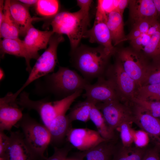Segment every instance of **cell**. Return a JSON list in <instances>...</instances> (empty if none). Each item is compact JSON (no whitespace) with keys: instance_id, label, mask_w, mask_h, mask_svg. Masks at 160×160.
<instances>
[{"instance_id":"cell-44","label":"cell","mask_w":160,"mask_h":160,"mask_svg":"<svg viewBox=\"0 0 160 160\" xmlns=\"http://www.w3.org/2000/svg\"><path fill=\"white\" fill-rule=\"evenodd\" d=\"M67 160H80L76 156L75 157L68 158H67Z\"/></svg>"},{"instance_id":"cell-19","label":"cell","mask_w":160,"mask_h":160,"mask_svg":"<svg viewBox=\"0 0 160 160\" xmlns=\"http://www.w3.org/2000/svg\"><path fill=\"white\" fill-rule=\"evenodd\" d=\"M0 48L2 56L8 54L25 58L26 71L29 73L31 70L30 61L33 57L26 47L23 40L17 39H3L1 40Z\"/></svg>"},{"instance_id":"cell-14","label":"cell","mask_w":160,"mask_h":160,"mask_svg":"<svg viewBox=\"0 0 160 160\" xmlns=\"http://www.w3.org/2000/svg\"><path fill=\"white\" fill-rule=\"evenodd\" d=\"M106 20L96 15L92 27L87 30L83 37L88 38L91 43H97L103 47L109 55L114 54L116 50L113 45L111 34L106 24Z\"/></svg>"},{"instance_id":"cell-9","label":"cell","mask_w":160,"mask_h":160,"mask_svg":"<svg viewBox=\"0 0 160 160\" xmlns=\"http://www.w3.org/2000/svg\"><path fill=\"white\" fill-rule=\"evenodd\" d=\"M105 74L118 94L119 91L131 99L136 97L137 84L125 71L118 59L113 65L108 68Z\"/></svg>"},{"instance_id":"cell-30","label":"cell","mask_w":160,"mask_h":160,"mask_svg":"<svg viewBox=\"0 0 160 160\" xmlns=\"http://www.w3.org/2000/svg\"><path fill=\"white\" fill-rule=\"evenodd\" d=\"M160 83V61L149 65L143 81L142 86ZM141 86V87H142Z\"/></svg>"},{"instance_id":"cell-39","label":"cell","mask_w":160,"mask_h":160,"mask_svg":"<svg viewBox=\"0 0 160 160\" xmlns=\"http://www.w3.org/2000/svg\"><path fill=\"white\" fill-rule=\"evenodd\" d=\"M129 0H119L116 9H115L123 15L125 8L128 5Z\"/></svg>"},{"instance_id":"cell-21","label":"cell","mask_w":160,"mask_h":160,"mask_svg":"<svg viewBox=\"0 0 160 160\" xmlns=\"http://www.w3.org/2000/svg\"><path fill=\"white\" fill-rule=\"evenodd\" d=\"M115 147L107 140L100 143L91 149L76 154L80 160H112Z\"/></svg>"},{"instance_id":"cell-35","label":"cell","mask_w":160,"mask_h":160,"mask_svg":"<svg viewBox=\"0 0 160 160\" xmlns=\"http://www.w3.org/2000/svg\"><path fill=\"white\" fill-rule=\"evenodd\" d=\"M71 149V147L68 145L62 148L54 147V153L50 157L47 158L46 160H67V156Z\"/></svg>"},{"instance_id":"cell-23","label":"cell","mask_w":160,"mask_h":160,"mask_svg":"<svg viewBox=\"0 0 160 160\" xmlns=\"http://www.w3.org/2000/svg\"><path fill=\"white\" fill-rule=\"evenodd\" d=\"M71 123L65 114L57 116L52 121L48 128L51 136L50 143L56 145L61 143L71 127Z\"/></svg>"},{"instance_id":"cell-28","label":"cell","mask_w":160,"mask_h":160,"mask_svg":"<svg viewBox=\"0 0 160 160\" xmlns=\"http://www.w3.org/2000/svg\"><path fill=\"white\" fill-rule=\"evenodd\" d=\"M35 6L37 12L39 15L51 17L58 13L59 4L57 0H39Z\"/></svg>"},{"instance_id":"cell-32","label":"cell","mask_w":160,"mask_h":160,"mask_svg":"<svg viewBox=\"0 0 160 160\" xmlns=\"http://www.w3.org/2000/svg\"><path fill=\"white\" fill-rule=\"evenodd\" d=\"M131 99L136 105L146 110L153 116L160 118V101L144 100L136 97Z\"/></svg>"},{"instance_id":"cell-17","label":"cell","mask_w":160,"mask_h":160,"mask_svg":"<svg viewBox=\"0 0 160 160\" xmlns=\"http://www.w3.org/2000/svg\"><path fill=\"white\" fill-rule=\"evenodd\" d=\"M133 121L147 132L160 145V120L136 105Z\"/></svg>"},{"instance_id":"cell-37","label":"cell","mask_w":160,"mask_h":160,"mask_svg":"<svg viewBox=\"0 0 160 160\" xmlns=\"http://www.w3.org/2000/svg\"><path fill=\"white\" fill-rule=\"evenodd\" d=\"M143 160H160L158 150L154 149L146 151Z\"/></svg>"},{"instance_id":"cell-4","label":"cell","mask_w":160,"mask_h":160,"mask_svg":"<svg viewBox=\"0 0 160 160\" xmlns=\"http://www.w3.org/2000/svg\"><path fill=\"white\" fill-rule=\"evenodd\" d=\"M89 23V12L80 9L74 12H59L54 17L50 24L55 33L67 35L73 51L77 48Z\"/></svg>"},{"instance_id":"cell-10","label":"cell","mask_w":160,"mask_h":160,"mask_svg":"<svg viewBox=\"0 0 160 160\" xmlns=\"http://www.w3.org/2000/svg\"><path fill=\"white\" fill-rule=\"evenodd\" d=\"M10 142L4 154L5 160H45L36 154L25 142L22 133L11 132Z\"/></svg>"},{"instance_id":"cell-29","label":"cell","mask_w":160,"mask_h":160,"mask_svg":"<svg viewBox=\"0 0 160 160\" xmlns=\"http://www.w3.org/2000/svg\"><path fill=\"white\" fill-rule=\"evenodd\" d=\"M135 97L144 100L160 101V83L142 86L137 89Z\"/></svg>"},{"instance_id":"cell-45","label":"cell","mask_w":160,"mask_h":160,"mask_svg":"<svg viewBox=\"0 0 160 160\" xmlns=\"http://www.w3.org/2000/svg\"><path fill=\"white\" fill-rule=\"evenodd\" d=\"M0 160H5L3 156H0Z\"/></svg>"},{"instance_id":"cell-25","label":"cell","mask_w":160,"mask_h":160,"mask_svg":"<svg viewBox=\"0 0 160 160\" xmlns=\"http://www.w3.org/2000/svg\"><path fill=\"white\" fill-rule=\"evenodd\" d=\"M90 119L96 127L102 137L107 140H111L114 137V132L110 128L101 111L93 105L90 112Z\"/></svg>"},{"instance_id":"cell-12","label":"cell","mask_w":160,"mask_h":160,"mask_svg":"<svg viewBox=\"0 0 160 160\" xmlns=\"http://www.w3.org/2000/svg\"><path fill=\"white\" fill-rule=\"evenodd\" d=\"M95 105L101 111L107 124L113 131L123 122L128 120L133 121V117L130 112L118 100L98 103Z\"/></svg>"},{"instance_id":"cell-20","label":"cell","mask_w":160,"mask_h":160,"mask_svg":"<svg viewBox=\"0 0 160 160\" xmlns=\"http://www.w3.org/2000/svg\"><path fill=\"white\" fill-rule=\"evenodd\" d=\"M9 9L12 16L20 28V34L25 35L28 30L32 25V21L41 19L32 17L28 7L19 0H10Z\"/></svg>"},{"instance_id":"cell-33","label":"cell","mask_w":160,"mask_h":160,"mask_svg":"<svg viewBox=\"0 0 160 160\" xmlns=\"http://www.w3.org/2000/svg\"><path fill=\"white\" fill-rule=\"evenodd\" d=\"M149 142V135L144 130H134L133 134V142L136 147L144 148L148 144Z\"/></svg>"},{"instance_id":"cell-41","label":"cell","mask_w":160,"mask_h":160,"mask_svg":"<svg viewBox=\"0 0 160 160\" xmlns=\"http://www.w3.org/2000/svg\"><path fill=\"white\" fill-rule=\"evenodd\" d=\"M19 1L28 7L34 5H36L38 1V0H20Z\"/></svg>"},{"instance_id":"cell-24","label":"cell","mask_w":160,"mask_h":160,"mask_svg":"<svg viewBox=\"0 0 160 160\" xmlns=\"http://www.w3.org/2000/svg\"><path fill=\"white\" fill-rule=\"evenodd\" d=\"M9 1L8 0L4 1V16L0 24V36L3 39H19L20 29L11 15Z\"/></svg>"},{"instance_id":"cell-11","label":"cell","mask_w":160,"mask_h":160,"mask_svg":"<svg viewBox=\"0 0 160 160\" xmlns=\"http://www.w3.org/2000/svg\"><path fill=\"white\" fill-rule=\"evenodd\" d=\"M66 136L70 143L81 151L89 150L100 143L107 141L97 131L88 128L71 127Z\"/></svg>"},{"instance_id":"cell-40","label":"cell","mask_w":160,"mask_h":160,"mask_svg":"<svg viewBox=\"0 0 160 160\" xmlns=\"http://www.w3.org/2000/svg\"><path fill=\"white\" fill-rule=\"evenodd\" d=\"M4 1L0 0V24L2 23L4 16Z\"/></svg>"},{"instance_id":"cell-18","label":"cell","mask_w":160,"mask_h":160,"mask_svg":"<svg viewBox=\"0 0 160 160\" xmlns=\"http://www.w3.org/2000/svg\"><path fill=\"white\" fill-rule=\"evenodd\" d=\"M129 17L133 23L141 20L158 17L153 0H129Z\"/></svg>"},{"instance_id":"cell-16","label":"cell","mask_w":160,"mask_h":160,"mask_svg":"<svg viewBox=\"0 0 160 160\" xmlns=\"http://www.w3.org/2000/svg\"><path fill=\"white\" fill-rule=\"evenodd\" d=\"M16 101L0 99V131H10L22 118L23 114Z\"/></svg>"},{"instance_id":"cell-15","label":"cell","mask_w":160,"mask_h":160,"mask_svg":"<svg viewBox=\"0 0 160 160\" xmlns=\"http://www.w3.org/2000/svg\"><path fill=\"white\" fill-rule=\"evenodd\" d=\"M54 33L52 30H39L33 25L28 28L23 41L33 59L37 60L39 57V50L47 49L50 39Z\"/></svg>"},{"instance_id":"cell-34","label":"cell","mask_w":160,"mask_h":160,"mask_svg":"<svg viewBox=\"0 0 160 160\" xmlns=\"http://www.w3.org/2000/svg\"><path fill=\"white\" fill-rule=\"evenodd\" d=\"M119 0H98L97 8L107 15L115 9Z\"/></svg>"},{"instance_id":"cell-38","label":"cell","mask_w":160,"mask_h":160,"mask_svg":"<svg viewBox=\"0 0 160 160\" xmlns=\"http://www.w3.org/2000/svg\"><path fill=\"white\" fill-rule=\"evenodd\" d=\"M92 1V0H77V5L80 7V9L88 12L89 11Z\"/></svg>"},{"instance_id":"cell-31","label":"cell","mask_w":160,"mask_h":160,"mask_svg":"<svg viewBox=\"0 0 160 160\" xmlns=\"http://www.w3.org/2000/svg\"><path fill=\"white\" fill-rule=\"evenodd\" d=\"M132 121H125L122 122L117 128L120 133L122 143L124 147L131 146L133 142L134 130L131 127Z\"/></svg>"},{"instance_id":"cell-43","label":"cell","mask_w":160,"mask_h":160,"mask_svg":"<svg viewBox=\"0 0 160 160\" xmlns=\"http://www.w3.org/2000/svg\"><path fill=\"white\" fill-rule=\"evenodd\" d=\"M4 76V71L2 68H1L0 70V79L1 81L3 79Z\"/></svg>"},{"instance_id":"cell-8","label":"cell","mask_w":160,"mask_h":160,"mask_svg":"<svg viewBox=\"0 0 160 160\" xmlns=\"http://www.w3.org/2000/svg\"><path fill=\"white\" fill-rule=\"evenodd\" d=\"M64 39L62 34L54 33L52 36L48 47L39 57L32 68L31 72L34 76L39 78L54 71L57 62V48Z\"/></svg>"},{"instance_id":"cell-2","label":"cell","mask_w":160,"mask_h":160,"mask_svg":"<svg viewBox=\"0 0 160 160\" xmlns=\"http://www.w3.org/2000/svg\"><path fill=\"white\" fill-rule=\"evenodd\" d=\"M44 77L42 82L37 84L38 89L53 94L61 99L79 90L84 89L87 85L90 83L75 71L61 66L56 72Z\"/></svg>"},{"instance_id":"cell-26","label":"cell","mask_w":160,"mask_h":160,"mask_svg":"<svg viewBox=\"0 0 160 160\" xmlns=\"http://www.w3.org/2000/svg\"><path fill=\"white\" fill-rule=\"evenodd\" d=\"M95 105L90 100H85L78 102L71 109L67 116L71 123L78 120L86 122L90 119V112L93 105Z\"/></svg>"},{"instance_id":"cell-42","label":"cell","mask_w":160,"mask_h":160,"mask_svg":"<svg viewBox=\"0 0 160 160\" xmlns=\"http://www.w3.org/2000/svg\"><path fill=\"white\" fill-rule=\"evenodd\" d=\"M158 14V17L160 16V0H153Z\"/></svg>"},{"instance_id":"cell-36","label":"cell","mask_w":160,"mask_h":160,"mask_svg":"<svg viewBox=\"0 0 160 160\" xmlns=\"http://www.w3.org/2000/svg\"><path fill=\"white\" fill-rule=\"evenodd\" d=\"M10 137L7 136L4 131H0V156L4 154L10 142Z\"/></svg>"},{"instance_id":"cell-13","label":"cell","mask_w":160,"mask_h":160,"mask_svg":"<svg viewBox=\"0 0 160 160\" xmlns=\"http://www.w3.org/2000/svg\"><path fill=\"white\" fill-rule=\"evenodd\" d=\"M83 97L95 105L97 103L118 100V94L111 83L103 77L98 78L93 84L90 83L85 86Z\"/></svg>"},{"instance_id":"cell-5","label":"cell","mask_w":160,"mask_h":160,"mask_svg":"<svg viewBox=\"0 0 160 160\" xmlns=\"http://www.w3.org/2000/svg\"><path fill=\"white\" fill-rule=\"evenodd\" d=\"M82 91V90H79L70 96L53 102L46 99L32 100L29 98V94L23 91L20 94L17 103L23 108L36 111L43 124L48 129L52 121L57 116L65 114L71 104L81 95Z\"/></svg>"},{"instance_id":"cell-1","label":"cell","mask_w":160,"mask_h":160,"mask_svg":"<svg viewBox=\"0 0 160 160\" xmlns=\"http://www.w3.org/2000/svg\"><path fill=\"white\" fill-rule=\"evenodd\" d=\"M132 49L145 57L160 61V23L157 18L145 19L133 23L126 36Z\"/></svg>"},{"instance_id":"cell-22","label":"cell","mask_w":160,"mask_h":160,"mask_svg":"<svg viewBox=\"0 0 160 160\" xmlns=\"http://www.w3.org/2000/svg\"><path fill=\"white\" fill-rule=\"evenodd\" d=\"M123 15L114 10L107 15L106 24L110 31L114 46L126 41Z\"/></svg>"},{"instance_id":"cell-3","label":"cell","mask_w":160,"mask_h":160,"mask_svg":"<svg viewBox=\"0 0 160 160\" xmlns=\"http://www.w3.org/2000/svg\"><path fill=\"white\" fill-rule=\"evenodd\" d=\"M102 47H81L72 51L71 61L74 67L89 80L103 77L110 57Z\"/></svg>"},{"instance_id":"cell-27","label":"cell","mask_w":160,"mask_h":160,"mask_svg":"<svg viewBox=\"0 0 160 160\" xmlns=\"http://www.w3.org/2000/svg\"><path fill=\"white\" fill-rule=\"evenodd\" d=\"M146 151L144 148L123 146L116 149L112 160H143Z\"/></svg>"},{"instance_id":"cell-7","label":"cell","mask_w":160,"mask_h":160,"mask_svg":"<svg viewBox=\"0 0 160 160\" xmlns=\"http://www.w3.org/2000/svg\"><path fill=\"white\" fill-rule=\"evenodd\" d=\"M118 59L126 72L135 81L138 89L141 87L149 65L146 57L132 49H122L117 52Z\"/></svg>"},{"instance_id":"cell-6","label":"cell","mask_w":160,"mask_h":160,"mask_svg":"<svg viewBox=\"0 0 160 160\" xmlns=\"http://www.w3.org/2000/svg\"><path fill=\"white\" fill-rule=\"evenodd\" d=\"M18 123L26 144L36 154L46 160L44 153L51 141L49 129L27 114H24Z\"/></svg>"}]
</instances>
